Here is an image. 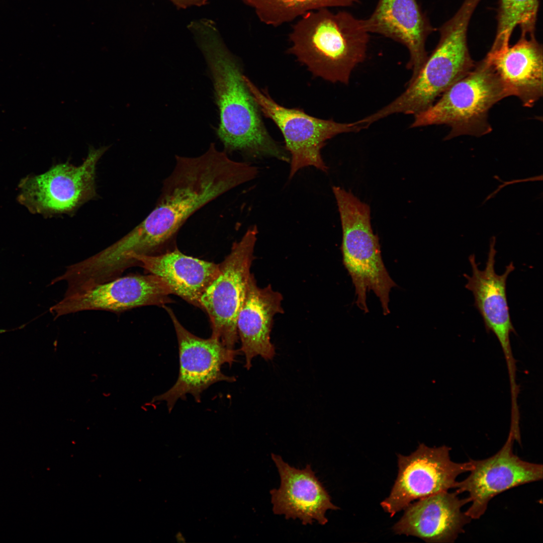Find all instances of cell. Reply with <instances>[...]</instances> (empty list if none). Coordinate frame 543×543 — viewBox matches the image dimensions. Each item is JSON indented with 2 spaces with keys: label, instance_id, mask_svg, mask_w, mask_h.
Returning a JSON list of instances; mask_svg holds the SVG:
<instances>
[{
  "label": "cell",
  "instance_id": "6da1fadb",
  "mask_svg": "<svg viewBox=\"0 0 543 543\" xmlns=\"http://www.w3.org/2000/svg\"><path fill=\"white\" fill-rule=\"evenodd\" d=\"M175 159L154 208L129 232L142 255H152L172 240L195 212L258 174L256 166L231 159L214 143L199 156Z\"/></svg>",
  "mask_w": 543,
  "mask_h": 543
},
{
  "label": "cell",
  "instance_id": "7a4b0ae2",
  "mask_svg": "<svg viewBox=\"0 0 543 543\" xmlns=\"http://www.w3.org/2000/svg\"><path fill=\"white\" fill-rule=\"evenodd\" d=\"M188 28L212 76L220 124L217 134L224 151L248 157H273L290 162L289 154L267 131L261 112L244 79L240 65L226 47L213 21H194Z\"/></svg>",
  "mask_w": 543,
  "mask_h": 543
},
{
  "label": "cell",
  "instance_id": "3957f363",
  "mask_svg": "<svg viewBox=\"0 0 543 543\" xmlns=\"http://www.w3.org/2000/svg\"><path fill=\"white\" fill-rule=\"evenodd\" d=\"M288 53L315 76L348 84L353 69L364 61L369 33L363 20L328 8L303 15L292 27Z\"/></svg>",
  "mask_w": 543,
  "mask_h": 543
},
{
  "label": "cell",
  "instance_id": "277c9868",
  "mask_svg": "<svg viewBox=\"0 0 543 543\" xmlns=\"http://www.w3.org/2000/svg\"><path fill=\"white\" fill-rule=\"evenodd\" d=\"M481 0H464L455 15L439 29L437 45L404 92L389 104L363 119L367 126L396 113L418 114L430 107L450 85L475 65L467 43L472 15Z\"/></svg>",
  "mask_w": 543,
  "mask_h": 543
},
{
  "label": "cell",
  "instance_id": "5b68a950",
  "mask_svg": "<svg viewBox=\"0 0 543 543\" xmlns=\"http://www.w3.org/2000/svg\"><path fill=\"white\" fill-rule=\"evenodd\" d=\"M510 94L485 57L450 85L430 107L414 115L411 128L445 125L448 140L461 135L479 137L490 133V109Z\"/></svg>",
  "mask_w": 543,
  "mask_h": 543
},
{
  "label": "cell",
  "instance_id": "8992f818",
  "mask_svg": "<svg viewBox=\"0 0 543 543\" xmlns=\"http://www.w3.org/2000/svg\"><path fill=\"white\" fill-rule=\"evenodd\" d=\"M332 191L341 223L343 262L355 287L356 305L368 312L367 293L373 291L387 315L389 293L397 285L382 260L379 238L371 226L370 207L343 188L334 186Z\"/></svg>",
  "mask_w": 543,
  "mask_h": 543
},
{
  "label": "cell",
  "instance_id": "52a82bcc",
  "mask_svg": "<svg viewBox=\"0 0 543 543\" xmlns=\"http://www.w3.org/2000/svg\"><path fill=\"white\" fill-rule=\"evenodd\" d=\"M244 79L260 112L272 120L283 134L285 148L290 156V179L308 166L326 172L328 167L321 155L326 142L338 134L356 132L364 128L357 122L338 123L316 118L302 109L284 107L266 90L259 89L245 76Z\"/></svg>",
  "mask_w": 543,
  "mask_h": 543
},
{
  "label": "cell",
  "instance_id": "ba28073f",
  "mask_svg": "<svg viewBox=\"0 0 543 543\" xmlns=\"http://www.w3.org/2000/svg\"><path fill=\"white\" fill-rule=\"evenodd\" d=\"M109 148L90 146L79 165L59 163L24 178L19 185L18 201L31 213L46 217L72 213L96 197L97 164Z\"/></svg>",
  "mask_w": 543,
  "mask_h": 543
},
{
  "label": "cell",
  "instance_id": "9c48e42d",
  "mask_svg": "<svg viewBox=\"0 0 543 543\" xmlns=\"http://www.w3.org/2000/svg\"><path fill=\"white\" fill-rule=\"evenodd\" d=\"M257 234L256 226H252L233 243L229 254L219 264L218 276L200 299L201 308L210 320L211 336L230 350H235L239 339L237 320L251 274Z\"/></svg>",
  "mask_w": 543,
  "mask_h": 543
},
{
  "label": "cell",
  "instance_id": "30bf717a",
  "mask_svg": "<svg viewBox=\"0 0 543 543\" xmlns=\"http://www.w3.org/2000/svg\"><path fill=\"white\" fill-rule=\"evenodd\" d=\"M446 445L429 447L420 443L408 456L398 457V475L389 495L380 504L391 517L413 501L454 488L457 477L470 472V460L456 463Z\"/></svg>",
  "mask_w": 543,
  "mask_h": 543
},
{
  "label": "cell",
  "instance_id": "8fae6325",
  "mask_svg": "<svg viewBox=\"0 0 543 543\" xmlns=\"http://www.w3.org/2000/svg\"><path fill=\"white\" fill-rule=\"evenodd\" d=\"M173 324L178 345L179 370L177 381L168 390L154 398V401H165L170 412L179 399L192 395L201 402V394L214 383L234 382L235 378L224 375L222 365L231 366L238 350L227 348L217 338L204 339L187 330L169 308L163 306Z\"/></svg>",
  "mask_w": 543,
  "mask_h": 543
},
{
  "label": "cell",
  "instance_id": "7c38bea8",
  "mask_svg": "<svg viewBox=\"0 0 543 543\" xmlns=\"http://www.w3.org/2000/svg\"><path fill=\"white\" fill-rule=\"evenodd\" d=\"M514 440L513 434L509 432L504 444L495 454L483 460L470 459V475L457 482L456 492L468 493V498L472 504L465 512L472 519H479L486 512L489 501L501 493L542 479V465L524 461L515 455Z\"/></svg>",
  "mask_w": 543,
  "mask_h": 543
},
{
  "label": "cell",
  "instance_id": "4fadbf2b",
  "mask_svg": "<svg viewBox=\"0 0 543 543\" xmlns=\"http://www.w3.org/2000/svg\"><path fill=\"white\" fill-rule=\"evenodd\" d=\"M170 294L166 283L156 275H130L64 296L49 310L55 319L87 310L122 312L141 306H163L172 301Z\"/></svg>",
  "mask_w": 543,
  "mask_h": 543
},
{
  "label": "cell",
  "instance_id": "5bb4252c",
  "mask_svg": "<svg viewBox=\"0 0 543 543\" xmlns=\"http://www.w3.org/2000/svg\"><path fill=\"white\" fill-rule=\"evenodd\" d=\"M495 243L496 237L493 236L490 239L489 251L484 270L479 269L475 255L472 254L469 257L472 275L464 274L463 276L468 281L465 288L474 295V306L483 318L486 331L493 333L501 345L507 364L510 383H514L516 381V366L510 335L511 333L516 334V332L509 313L506 281L515 267L511 261L506 266L503 274L499 275L496 273Z\"/></svg>",
  "mask_w": 543,
  "mask_h": 543
},
{
  "label": "cell",
  "instance_id": "9a60e30c",
  "mask_svg": "<svg viewBox=\"0 0 543 543\" xmlns=\"http://www.w3.org/2000/svg\"><path fill=\"white\" fill-rule=\"evenodd\" d=\"M271 457L281 480L280 487L269 492L274 513L284 515L287 519H299L305 525L312 524L315 520L321 525L326 524V511L339 507L332 503L311 465L307 464L300 470L291 466L279 455L272 453Z\"/></svg>",
  "mask_w": 543,
  "mask_h": 543
},
{
  "label": "cell",
  "instance_id": "2e32d148",
  "mask_svg": "<svg viewBox=\"0 0 543 543\" xmlns=\"http://www.w3.org/2000/svg\"><path fill=\"white\" fill-rule=\"evenodd\" d=\"M456 492L442 491L411 503L392 527L395 534L418 537L426 542H454L472 519L462 511L470 501Z\"/></svg>",
  "mask_w": 543,
  "mask_h": 543
},
{
  "label": "cell",
  "instance_id": "e0dca14e",
  "mask_svg": "<svg viewBox=\"0 0 543 543\" xmlns=\"http://www.w3.org/2000/svg\"><path fill=\"white\" fill-rule=\"evenodd\" d=\"M366 30L391 39L408 50L410 79L419 72L428 56L427 37L433 29L416 0H379L373 13L362 19Z\"/></svg>",
  "mask_w": 543,
  "mask_h": 543
},
{
  "label": "cell",
  "instance_id": "ac0fdd59",
  "mask_svg": "<svg viewBox=\"0 0 543 543\" xmlns=\"http://www.w3.org/2000/svg\"><path fill=\"white\" fill-rule=\"evenodd\" d=\"M282 300V294L270 285L259 288L254 275L251 274L236 324L241 344L240 350L244 354L247 370L256 356L265 360L274 357L275 348L270 341V332L274 316L284 313Z\"/></svg>",
  "mask_w": 543,
  "mask_h": 543
},
{
  "label": "cell",
  "instance_id": "d6986e66",
  "mask_svg": "<svg viewBox=\"0 0 543 543\" xmlns=\"http://www.w3.org/2000/svg\"><path fill=\"white\" fill-rule=\"evenodd\" d=\"M498 74L510 96L531 108L543 93L542 45L535 36L521 35L513 45L485 56Z\"/></svg>",
  "mask_w": 543,
  "mask_h": 543
},
{
  "label": "cell",
  "instance_id": "ffe728a7",
  "mask_svg": "<svg viewBox=\"0 0 543 543\" xmlns=\"http://www.w3.org/2000/svg\"><path fill=\"white\" fill-rule=\"evenodd\" d=\"M137 265L162 279L172 294L201 308L200 299L217 277L219 264L183 254L176 248L161 254L133 256Z\"/></svg>",
  "mask_w": 543,
  "mask_h": 543
},
{
  "label": "cell",
  "instance_id": "44dd1931",
  "mask_svg": "<svg viewBox=\"0 0 543 543\" xmlns=\"http://www.w3.org/2000/svg\"><path fill=\"white\" fill-rule=\"evenodd\" d=\"M539 0H500L497 26L491 52L502 50L509 46L513 30L519 26L521 35L534 36Z\"/></svg>",
  "mask_w": 543,
  "mask_h": 543
},
{
  "label": "cell",
  "instance_id": "7402d4cb",
  "mask_svg": "<svg viewBox=\"0 0 543 543\" xmlns=\"http://www.w3.org/2000/svg\"><path fill=\"white\" fill-rule=\"evenodd\" d=\"M266 25L278 27L322 8L349 7L359 0H242Z\"/></svg>",
  "mask_w": 543,
  "mask_h": 543
},
{
  "label": "cell",
  "instance_id": "603a6c76",
  "mask_svg": "<svg viewBox=\"0 0 543 543\" xmlns=\"http://www.w3.org/2000/svg\"><path fill=\"white\" fill-rule=\"evenodd\" d=\"M178 9H186L191 6H202L208 0H169Z\"/></svg>",
  "mask_w": 543,
  "mask_h": 543
}]
</instances>
